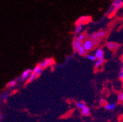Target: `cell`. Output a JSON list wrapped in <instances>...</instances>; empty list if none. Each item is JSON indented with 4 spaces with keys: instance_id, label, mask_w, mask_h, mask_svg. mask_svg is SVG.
I'll list each match as a JSON object with an SVG mask.
<instances>
[{
    "instance_id": "13",
    "label": "cell",
    "mask_w": 123,
    "mask_h": 122,
    "mask_svg": "<svg viewBox=\"0 0 123 122\" xmlns=\"http://www.w3.org/2000/svg\"><path fill=\"white\" fill-rule=\"evenodd\" d=\"M104 63H105V59H104V58L98 59L96 60L94 66H95L96 68H99V67H101L103 66Z\"/></svg>"
},
{
    "instance_id": "1",
    "label": "cell",
    "mask_w": 123,
    "mask_h": 122,
    "mask_svg": "<svg viewBox=\"0 0 123 122\" xmlns=\"http://www.w3.org/2000/svg\"><path fill=\"white\" fill-rule=\"evenodd\" d=\"M82 44H83V47H84V49L87 51V52L91 51H92L93 49V48L96 46V44H94L93 41L91 39H90V38H87V39H85L82 42Z\"/></svg>"
},
{
    "instance_id": "18",
    "label": "cell",
    "mask_w": 123,
    "mask_h": 122,
    "mask_svg": "<svg viewBox=\"0 0 123 122\" xmlns=\"http://www.w3.org/2000/svg\"><path fill=\"white\" fill-rule=\"evenodd\" d=\"M37 77H38V76H37V75L35 74H34L33 72H32V74H31V76H30V77H29V79H28V82H33V81H35Z\"/></svg>"
},
{
    "instance_id": "17",
    "label": "cell",
    "mask_w": 123,
    "mask_h": 122,
    "mask_svg": "<svg viewBox=\"0 0 123 122\" xmlns=\"http://www.w3.org/2000/svg\"><path fill=\"white\" fill-rule=\"evenodd\" d=\"M117 102L120 104H123V90L119 91L117 94Z\"/></svg>"
},
{
    "instance_id": "10",
    "label": "cell",
    "mask_w": 123,
    "mask_h": 122,
    "mask_svg": "<svg viewBox=\"0 0 123 122\" xmlns=\"http://www.w3.org/2000/svg\"><path fill=\"white\" fill-rule=\"evenodd\" d=\"M116 107V104L114 102H110V103H107L105 105V108L106 110H109V111H112L114 110Z\"/></svg>"
},
{
    "instance_id": "9",
    "label": "cell",
    "mask_w": 123,
    "mask_h": 122,
    "mask_svg": "<svg viewBox=\"0 0 123 122\" xmlns=\"http://www.w3.org/2000/svg\"><path fill=\"white\" fill-rule=\"evenodd\" d=\"M83 30V24H80L77 23L76 26V28L74 29V34L75 36H78V34L82 33Z\"/></svg>"
},
{
    "instance_id": "2",
    "label": "cell",
    "mask_w": 123,
    "mask_h": 122,
    "mask_svg": "<svg viewBox=\"0 0 123 122\" xmlns=\"http://www.w3.org/2000/svg\"><path fill=\"white\" fill-rule=\"evenodd\" d=\"M106 32L105 31H100L99 32H97V33L92 34L91 37V39L93 41L94 44L96 45L100 41L101 38H103V37H104L106 36Z\"/></svg>"
},
{
    "instance_id": "27",
    "label": "cell",
    "mask_w": 123,
    "mask_h": 122,
    "mask_svg": "<svg viewBox=\"0 0 123 122\" xmlns=\"http://www.w3.org/2000/svg\"></svg>"
},
{
    "instance_id": "12",
    "label": "cell",
    "mask_w": 123,
    "mask_h": 122,
    "mask_svg": "<svg viewBox=\"0 0 123 122\" xmlns=\"http://www.w3.org/2000/svg\"><path fill=\"white\" fill-rule=\"evenodd\" d=\"M91 17L89 16H83V17H80L78 21V23H77L80 24H84V23H88V22L90 21Z\"/></svg>"
},
{
    "instance_id": "15",
    "label": "cell",
    "mask_w": 123,
    "mask_h": 122,
    "mask_svg": "<svg viewBox=\"0 0 123 122\" xmlns=\"http://www.w3.org/2000/svg\"><path fill=\"white\" fill-rule=\"evenodd\" d=\"M42 70L43 69L41 68L40 66H39V65H37L33 69V72L34 73V74H35L37 75V76H39V75L41 74V72H42Z\"/></svg>"
},
{
    "instance_id": "23",
    "label": "cell",
    "mask_w": 123,
    "mask_h": 122,
    "mask_svg": "<svg viewBox=\"0 0 123 122\" xmlns=\"http://www.w3.org/2000/svg\"><path fill=\"white\" fill-rule=\"evenodd\" d=\"M8 93H4L3 95H2V100L3 101H5L6 99H8Z\"/></svg>"
},
{
    "instance_id": "19",
    "label": "cell",
    "mask_w": 123,
    "mask_h": 122,
    "mask_svg": "<svg viewBox=\"0 0 123 122\" xmlns=\"http://www.w3.org/2000/svg\"><path fill=\"white\" fill-rule=\"evenodd\" d=\"M86 57L88 60H91V61H93L95 62L96 60V57H95L94 54H87L86 56Z\"/></svg>"
},
{
    "instance_id": "20",
    "label": "cell",
    "mask_w": 123,
    "mask_h": 122,
    "mask_svg": "<svg viewBox=\"0 0 123 122\" xmlns=\"http://www.w3.org/2000/svg\"><path fill=\"white\" fill-rule=\"evenodd\" d=\"M76 105L77 108L80 109V110H81V109H82V108H83L85 105H86V104H85L84 102H81V101H79V102H76Z\"/></svg>"
},
{
    "instance_id": "3",
    "label": "cell",
    "mask_w": 123,
    "mask_h": 122,
    "mask_svg": "<svg viewBox=\"0 0 123 122\" xmlns=\"http://www.w3.org/2000/svg\"><path fill=\"white\" fill-rule=\"evenodd\" d=\"M123 7V0H114L111 6L110 14H114L116 11Z\"/></svg>"
},
{
    "instance_id": "21",
    "label": "cell",
    "mask_w": 123,
    "mask_h": 122,
    "mask_svg": "<svg viewBox=\"0 0 123 122\" xmlns=\"http://www.w3.org/2000/svg\"><path fill=\"white\" fill-rule=\"evenodd\" d=\"M16 79H14V80H12V81H10L9 83L7 84V87H12L15 86L16 84Z\"/></svg>"
},
{
    "instance_id": "24",
    "label": "cell",
    "mask_w": 123,
    "mask_h": 122,
    "mask_svg": "<svg viewBox=\"0 0 123 122\" xmlns=\"http://www.w3.org/2000/svg\"><path fill=\"white\" fill-rule=\"evenodd\" d=\"M121 69H123V56L121 57Z\"/></svg>"
},
{
    "instance_id": "22",
    "label": "cell",
    "mask_w": 123,
    "mask_h": 122,
    "mask_svg": "<svg viewBox=\"0 0 123 122\" xmlns=\"http://www.w3.org/2000/svg\"><path fill=\"white\" fill-rule=\"evenodd\" d=\"M119 78L122 82H123V69H121L119 74Z\"/></svg>"
},
{
    "instance_id": "7",
    "label": "cell",
    "mask_w": 123,
    "mask_h": 122,
    "mask_svg": "<svg viewBox=\"0 0 123 122\" xmlns=\"http://www.w3.org/2000/svg\"><path fill=\"white\" fill-rule=\"evenodd\" d=\"M72 46H73V49L74 52H76L81 47L83 46V44H82V42H81L78 41L76 39H74L73 40V41Z\"/></svg>"
},
{
    "instance_id": "16",
    "label": "cell",
    "mask_w": 123,
    "mask_h": 122,
    "mask_svg": "<svg viewBox=\"0 0 123 122\" xmlns=\"http://www.w3.org/2000/svg\"><path fill=\"white\" fill-rule=\"evenodd\" d=\"M77 52H78V54L81 56H86V55H87V51L84 49V47H83V46L81 47L77 51Z\"/></svg>"
},
{
    "instance_id": "25",
    "label": "cell",
    "mask_w": 123,
    "mask_h": 122,
    "mask_svg": "<svg viewBox=\"0 0 123 122\" xmlns=\"http://www.w3.org/2000/svg\"><path fill=\"white\" fill-rule=\"evenodd\" d=\"M103 101H104V100H103V99H99V103H100V104H103Z\"/></svg>"
},
{
    "instance_id": "6",
    "label": "cell",
    "mask_w": 123,
    "mask_h": 122,
    "mask_svg": "<svg viewBox=\"0 0 123 122\" xmlns=\"http://www.w3.org/2000/svg\"><path fill=\"white\" fill-rule=\"evenodd\" d=\"M120 46V44L117 42H108L106 43V47L109 49L110 51H115Z\"/></svg>"
},
{
    "instance_id": "14",
    "label": "cell",
    "mask_w": 123,
    "mask_h": 122,
    "mask_svg": "<svg viewBox=\"0 0 123 122\" xmlns=\"http://www.w3.org/2000/svg\"><path fill=\"white\" fill-rule=\"evenodd\" d=\"M86 34H84V33H81V34H78V36H75V39H76L77 41H78L81 42H83L85 39H86Z\"/></svg>"
},
{
    "instance_id": "8",
    "label": "cell",
    "mask_w": 123,
    "mask_h": 122,
    "mask_svg": "<svg viewBox=\"0 0 123 122\" xmlns=\"http://www.w3.org/2000/svg\"><path fill=\"white\" fill-rule=\"evenodd\" d=\"M104 55H105V52H104V51H103L102 48L99 47L96 49L94 56L96 57V59L104 58Z\"/></svg>"
},
{
    "instance_id": "5",
    "label": "cell",
    "mask_w": 123,
    "mask_h": 122,
    "mask_svg": "<svg viewBox=\"0 0 123 122\" xmlns=\"http://www.w3.org/2000/svg\"><path fill=\"white\" fill-rule=\"evenodd\" d=\"M33 72V70L28 69L25 70L22 73L21 76L20 77V80L21 81H28L29 77H30L31 74Z\"/></svg>"
},
{
    "instance_id": "11",
    "label": "cell",
    "mask_w": 123,
    "mask_h": 122,
    "mask_svg": "<svg viewBox=\"0 0 123 122\" xmlns=\"http://www.w3.org/2000/svg\"><path fill=\"white\" fill-rule=\"evenodd\" d=\"M81 114L84 116H89L90 114V109L87 105H85L82 109L81 110Z\"/></svg>"
},
{
    "instance_id": "26",
    "label": "cell",
    "mask_w": 123,
    "mask_h": 122,
    "mask_svg": "<svg viewBox=\"0 0 123 122\" xmlns=\"http://www.w3.org/2000/svg\"><path fill=\"white\" fill-rule=\"evenodd\" d=\"M1 119H2V116L0 115V122H1Z\"/></svg>"
},
{
    "instance_id": "4",
    "label": "cell",
    "mask_w": 123,
    "mask_h": 122,
    "mask_svg": "<svg viewBox=\"0 0 123 122\" xmlns=\"http://www.w3.org/2000/svg\"><path fill=\"white\" fill-rule=\"evenodd\" d=\"M53 62H54V61H53V59L48 58V59H44V60H43L42 62H41L40 63H39V65L42 69H46V67H48L52 65L53 64Z\"/></svg>"
}]
</instances>
